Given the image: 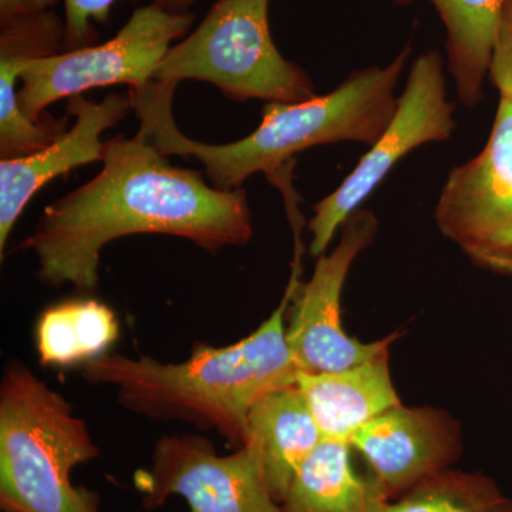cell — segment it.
I'll return each mask as SVG.
<instances>
[{"label": "cell", "mask_w": 512, "mask_h": 512, "mask_svg": "<svg viewBox=\"0 0 512 512\" xmlns=\"http://www.w3.org/2000/svg\"><path fill=\"white\" fill-rule=\"evenodd\" d=\"M372 211L357 210L342 225L338 247L319 256L312 278L299 284L289 305L286 340L301 372H338L389 355L397 333L372 343L350 338L342 326L340 299L356 256L375 239Z\"/></svg>", "instance_id": "10"}, {"label": "cell", "mask_w": 512, "mask_h": 512, "mask_svg": "<svg viewBox=\"0 0 512 512\" xmlns=\"http://www.w3.org/2000/svg\"><path fill=\"white\" fill-rule=\"evenodd\" d=\"M137 234L187 239L208 254L247 244V191L217 190L198 171L171 165L147 138L120 134L106 141L100 173L47 205L20 249L35 255L43 285L93 293L103 248Z\"/></svg>", "instance_id": "1"}, {"label": "cell", "mask_w": 512, "mask_h": 512, "mask_svg": "<svg viewBox=\"0 0 512 512\" xmlns=\"http://www.w3.org/2000/svg\"><path fill=\"white\" fill-rule=\"evenodd\" d=\"M134 483L147 511L180 495L190 512H284L269 491L255 450L244 446L220 456L200 434L160 437L150 466L138 471Z\"/></svg>", "instance_id": "9"}, {"label": "cell", "mask_w": 512, "mask_h": 512, "mask_svg": "<svg viewBox=\"0 0 512 512\" xmlns=\"http://www.w3.org/2000/svg\"><path fill=\"white\" fill-rule=\"evenodd\" d=\"M100 457L72 404L13 360L0 380V508L3 512H103L96 490L72 471Z\"/></svg>", "instance_id": "4"}, {"label": "cell", "mask_w": 512, "mask_h": 512, "mask_svg": "<svg viewBox=\"0 0 512 512\" xmlns=\"http://www.w3.org/2000/svg\"><path fill=\"white\" fill-rule=\"evenodd\" d=\"M120 335L119 322L109 306L84 299L53 306L37 325V352L43 366H70L90 362L104 353Z\"/></svg>", "instance_id": "18"}, {"label": "cell", "mask_w": 512, "mask_h": 512, "mask_svg": "<svg viewBox=\"0 0 512 512\" xmlns=\"http://www.w3.org/2000/svg\"><path fill=\"white\" fill-rule=\"evenodd\" d=\"M441 234L495 274L512 276V99L500 96L487 146L448 174L436 207Z\"/></svg>", "instance_id": "8"}, {"label": "cell", "mask_w": 512, "mask_h": 512, "mask_svg": "<svg viewBox=\"0 0 512 512\" xmlns=\"http://www.w3.org/2000/svg\"><path fill=\"white\" fill-rule=\"evenodd\" d=\"M67 52L66 25L53 10L0 22V158L29 156L67 130V119L33 123L22 113L18 82L25 64Z\"/></svg>", "instance_id": "13"}, {"label": "cell", "mask_w": 512, "mask_h": 512, "mask_svg": "<svg viewBox=\"0 0 512 512\" xmlns=\"http://www.w3.org/2000/svg\"><path fill=\"white\" fill-rule=\"evenodd\" d=\"M410 52L412 47L406 46L389 66H369L350 74L326 96L302 103H266L254 133L228 144L185 136L173 113L178 83L153 80L143 89H128L140 121L137 134L165 157L200 161L217 190H238L252 174L264 173L268 178L308 148L340 141L372 147L396 114L399 99L394 90Z\"/></svg>", "instance_id": "2"}, {"label": "cell", "mask_w": 512, "mask_h": 512, "mask_svg": "<svg viewBox=\"0 0 512 512\" xmlns=\"http://www.w3.org/2000/svg\"><path fill=\"white\" fill-rule=\"evenodd\" d=\"M382 512H512V500L481 473L444 470L421 481Z\"/></svg>", "instance_id": "19"}, {"label": "cell", "mask_w": 512, "mask_h": 512, "mask_svg": "<svg viewBox=\"0 0 512 512\" xmlns=\"http://www.w3.org/2000/svg\"><path fill=\"white\" fill-rule=\"evenodd\" d=\"M488 73L500 96L512 99V0H505L501 12Z\"/></svg>", "instance_id": "21"}, {"label": "cell", "mask_w": 512, "mask_h": 512, "mask_svg": "<svg viewBox=\"0 0 512 512\" xmlns=\"http://www.w3.org/2000/svg\"><path fill=\"white\" fill-rule=\"evenodd\" d=\"M454 110L456 106L447 100L443 56L429 50L414 60L392 123L345 181L313 207L309 254L316 258L326 254L338 228L359 210L400 158L423 144L453 136Z\"/></svg>", "instance_id": "7"}, {"label": "cell", "mask_w": 512, "mask_h": 512, "mask_svg": "<svg viewBox=\"0 0 512 512\" xmlns=\"http://www.w3.org/2000/svg\"><path fill=\"white\" fill-rule=\"evenodd\" d=\"M409 5L413 0H392ZM447 30L448 69L458 101L474 107L483 99V83L505 0H430Z\"/></svg>", "instance_id": "17"}, {"label": "cell", "mask_w": 512, "mask_h": 512, "mask_svg": "<svg viewBox=\"0 0 512 512\" xmlns=\"http://www.w3.org/2000/svg\"><path fill=\"white\" fill-rule=\"evenodd\" d=\"M296 386L323 439L348 441L393 407L400 406L389 370V355L338 372H299Z\"/></svg>", "instance_id": "14"}, {"label": "cell", "mask_w": 512, "mask_h": 512, "mask_svg": "<svg viewBox=\"0 0 512 512\" xmlns=\"http://www.w3.org/2000/svg\"><path fill=\"white\" fill-rule=\"evenodd\" d=\"M59 3L60 0H0V22L49 12Z\"/></svg>", "instance_id": "22"}, {"label": "cell", "mask_w": 512, "mask_h": 512, "mask_svg": "<svg viewBox=\"0 0 512 512\" xmlns=\"http://www.w3.org/2000/svg\"><path fill=\"white\" fill-rule=\"evenodd\" d=\"M350 446L369 463L389 500L448 470L461 453L460 430L448 414L402 404L357 430Z\"/></svg>", "instance_id": "12"}, {"label": "cell", "mask_w": 512, "mask_h": 512, "mask_svg": "<svg viewBox=\"0 0 512 512\" xmlns=\"http://www.w3.org/2000/svg\"><path fill=\"white\" fill-rule=\"evenodd\" d=\"M191 12H173L156 2L134 10L107 42L69 50L25 64L18 90L20 110L30 121L45 123V110L62 99L97 87L127 84L131 90L153 82L158 66L175 42L194 26Z\"/></svg>", "instance_id": "6"}, {"label": "cell", "mask_w": 512, "mask_h": 512, "mask_svg": "<svg viewBox=\"0 0 512 512\" xmlns=\"http://www.w3.org/2000/svg\"><path fill=\"white\" fill-rule=\"evenodd\" d=\"M117 0H63L64 25H66V49H83L93 46L99 32L93 22L107 23L111 8ZM173 12H190L197 0H153Z\"/></svg>", "instance_id": "20"}, {"label": "cell", "mask_w": 512, "mask_h": 512, "mask_svg": "<svg viewBox=\"0 0 512 512\" xmlns=\"http://www.w3.org/2000/svg\"><path fill=\"white\" fill-rule=\"evenodd\" d=\"M348 441L322 439L293 478L284 512H382L389 498L353 468Z\"/></svg>", "instance_id": "16"}, {"label": "cell", "mask_w": 512, "mask_h": 512, "mask_svg": "<svg viewBox=\"0 0 512 512\" xmlns=\"http://www.w3.org/2000/svg\"><path fill=\"white\" fill-rule=\"evenodd\" d=\"M133 111L130 93H111L103 101L83 94L67 99L74 123L49 146L29 156L0 160V254H5L12 229L32 198L46 184L74 168L103 163L104 131Z\"/></svg>", "instance_id": "11"}, {"label": "cell", "mask_w": 512, "mask_h": 512, "mask_svg": "<svg viewBox=\"0 0 512 512\" xmlns=\"http://www.w3.org/2000/svg\"><path fill=\"white\" fill-rule=\"evenodd\" d=\"M322 439L301 390L293 384L254 404L244 446L258 454L269 491L282 504L299 467Z\"/></svg>", "instance_id": "15"}, {"label": "cell", "mask_w": 512, "mask_h": 512, "mask_svg": "<svg viewBox=\"0 0 512 512\" xmlns=\"http://www.w3.org/2000/svg\"><path fill=\"white\" fill-rule=\"evenodd\" d=\"M154 80L211 83L234 101L302 103L318 96L309 74L276 49L269 0H215L197 29L171 47Z\"/></svg>", "instance_id": "5"}, {"label": "cell", "mask_w": 512, "mask_h": 512, "mask_svg": "<svg viewBox=\"0 0 512 512\" xmlns=\"http://www.w3.org/2000/svg\"><path fill=\"white\" fill-rule=\"evenodd\" d=\"M301 261L274 313L248 338L225 348L197 345L183 363L150 356L104 353L86 362L83 379L114 390L127 412L154 421H180L215 431L235 448L247 440L249 412L265 394L296 384V366L285 315L298 288Z\"/></svg>", "instance_id": "3"}]
</instances>
